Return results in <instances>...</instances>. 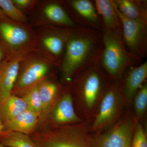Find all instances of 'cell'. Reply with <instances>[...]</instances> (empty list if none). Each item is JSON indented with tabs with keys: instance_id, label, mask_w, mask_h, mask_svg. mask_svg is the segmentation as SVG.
<instances>
[{
	"instance_id": "1",
	"label": "cell",
	"mask_w": 147,
	"mask_h": 147,
	"mask_svg": "<svg viewBox=\"0 0 147 147\" xmlns=\"http://www.w3.org/2000/svg\"><path fill=\"white\" fill-rule=\"evenodd\" d=\"M102 34L88 28H74L67 42L61 64L62 82L69 83L82 69L99 62Z\"/></svg>"
},
{
	"instance_id": "2",
	"label": "cell",
	"mask_w": 147,
	"mask_h": 147,
	"mask_svg": "<svg viewBox=\"0 0 147 147\" xmlns=\"http://www.w3.org/2000/svg\"><path fill=\"white\" fill-rule=\"evenodd\" d=\"M112 80L98 62L79 71L69 82L84 121L90 124L92 122L102 95Z\"/></svg>"
},
{
	"instance_id": "3",
	"label": "cell",
	"mask_w": 147,
	"mask_h": 147,
	"mask_svg": "<svg viewBox=\"0 0 147 147\" xmlns=\"http://www.w3.org/2000/svg\"><path fill=\"white\" fill-rule=\"evenodd\" d=\"M102 49L99 63L113 81L120 82L127 69L139 65L142 59L126 49L122 37L101 29Z\"/></svg>"
},
{
	"instance_id": "4",
	"label": "cell",
	"mask_w": 147,
	"mask_h": 147,
	"mask_svg": "<svg viewBox=\"0 0 147 147\" xmlns=\"http://www.w3.org/2000/svg\"><path fill=\"white\" fill-rule=\"evenodd\" d=\"M90 124L54 126L30 137L36 147H93Z\"/></svg>"
},
{
	"instance_id": "5",
	"label": "cell",
	"mask_w": 147,
	"mask_h": 147,
	"mask_svg": "<svg viewBox=\"0 0 147 147\" xmlns=\"http://www.w3.org/2000/svg\"><path fill=\"white\" fill-rule=\"evenodd\" d=\"M125 105L120 82L112 80L102 95L90 124L92 134L103 131L119 120L125 112Z\"/></svg>"
},
{
	"instance_id": "6",
	"label": "cell",
	"mask_w": 147,
	"mask_h": 147,
	"mask_svg": "<svg viewBox=\"0 0 147 147\" xmlns=\"http://www.w3.org/2000/svg\"><path fill=\"white\" fill-rule=\"evenodd\" d=\"M27 24L0 19V43L9 58L26 52L37 51L39 36Z\"/></svg>"
},
{
	"instance_id": "7",
	"label": "cell",
	"mask_w": 147,
	"mask_h": 147,
	"mask_svg": "<svg viewBox=\"0 0 147 147\" xmlns=\"http://www.w3.org/2000/svg\"><path fill=\"white\" fill-rule=\"evenodd\" d=\"M61 66L35 51L27 55L20 64L11 94L22 96L27 90L46 79L54 66Z\"/></svg>"
},
{
	"instance_id": "8",
	"label": "cell",
	"mask_w": 147,
	"mask_h": 147,
	"mask_svg": "<svg viewBox=\"0 0 147 147\" xmlns=\"http://www.w3.org/2000/svg\"><path fill=\"white\" fill-rule=\"evenodd\" d=\"M137 121L132 111H125L120 119L112 126L92 134L93 147H132Z\"/></svg>"
},
{
	"instance_id": "9",
	"label": "cell",
	"mask_w": 147,
	"mask_h": 147,
	"mask_svg": "<svg viewBox=\"0 0 147 147\" xmlns=\"http://www.w3.org/2000/svg\"><path fill=\"white\" fill-rule=\"evenodd\" d=\"M113 2L121 24L123 42L129 53L142 59L147 54V26L123 16Z\"/></svg>"
},
{
	"instance_id": "10",
	"label": "cell",
	"mask_w": 147,
	"mask_h": 147,
	"mask_svg": "<svg viewBox=\"0 0 147 147\" xmlns=\"http://www.w3.org/2000/svg\"><path fill=\"white\" fill-rule=\"evenodd\" d=\"M49 115L54 126L76 124L85 122L75 111L70 90L61 92Z\"/></svg>"
},
{
	"instance_id": "11",
	"label": "cell",
	"mask_w": 147,
	"mask_h": 147,
	"mask_svg": "<svg viewBox=\"0 0 147 147\" xmlns=\"http://www.w3.org/2000/svg\"><path fill=\"white\" fill-rule=\"evenodd\" d=\"M34 52V51H33ZM32 52H26L5 59L0 65V103L11 95L22 61Z\"/></svg>"
},
{
	"instance_id": "12",
	"label": "cell",
	"mask_w": 147,
	"mask_h": 147,
	"mask_svg": "<svg viewBox=\"0 0 147 147\" xmlns=\"http://www.w3.org/2000/svg\"><path fill=\"white\" fill-rule=\"evenodd\" d=\"M147 62L129 67L126 70L120 82L122 94L125 105H131L134 95L146 82Z\"/></svg>"
},
{
	"instance_id": "13",
	"label": "cell",
	"mask_w": 147,
	"mask_h": 147,
	"mask_svg": "<svg viewBox=\"0 0 147 147\" xmlns=\"http://www.w3.org/2000/svg\"><path fill=\"white\" fill-rule=\"evenodd\" d=\"M73 28H55L42 38L39 37V43L47 53V59L56 63L63 57L66 44Z\"/></svg>"
},
{
	"instance_id": "14",
	"label": "cell",
	"mask_w": 147,
	"mask_h": 147,
	"mask_svg": "<svg viewBox=\"0 0 147 147\" xmlns=\"http://www.w3.org/2000/svg\"><path fill=\"white\" fill-rule=\"evenodd\" d=\"M94 3L98 14L102 18L101 29L122 37L121 24L113 1L96 0Z\"/></svg>"
},
{
	"instance_id": "15",
	"label": "cell",
	"mask_w": 147,
	"mask_h": 147,
	"mask_svg": "<svg viewBox=\"0 0 147 147\" xmlns=\"http://www.w3.org/2000/svg\"><path fill=\"white\" fill-rule=\"evenodd\" d=\"M42 102L40 117L48 115L61 93V87L57 82L47 78L38 84Z\"/></svg>"
},
{
	"instance_id": "16",
	"label": "cell",
	"mask_w": 147,
	"mask_h": 147,
	"mask_svg": "<svg viewBox=\"0 0 147 147\" xmlns=\"http://www.w3.org/2000/svg\"><path fill=\"white\" fill-rule=\"evenodd\" d=\"M40 116L38 114L28 109L18 116L2 124L3 129L12 130L29 135L37 126Z\"/></svg>"
},
{
	"instance_id": "17",
	"label": "cell",
	"mask_w": 147,
	"mask_h": 147,
	"mask_svg": "<svg viewBox=\"0 0 147 147\" xmlns=\"http://www.w3.org/2000/svg\"><path fill=\"white\" fill-rule=\"evenodd\" d=\"M116 7L123 16L147 26V2L145 1H114Z\"/></svg>"
},
{
	"instance_id": "18",
	"label": "cell",
	"mask_w": 147,
	"mask_h": 147,
	"mask_svg": "<svg viewBox=\"0 0 147 147\" xmlns=\"http://www.w3.org/2000/svg\"><path fill=\"white\" fill-rule=\"evenodd\" d=\"M28 109L27 103L22 97L11 94L0 103V119L4 123Z\"/></svg>"
},
{
	"instance_id": "19",
	"label": "cell",
	"mask_w": 147,
	"mask_h": 147,
	"mask_svg": "<svg viewBox=\"0 0 147 147\" xmlns=\"http://www.w3.org/2000/svg\"><path fill=\"white\" fill-rule=\"evenodd\" d=\"M43 12L46 18L52 23L66 28L77 27L73 20L60 5L55 3L49 4L45 6Z\"/></svg>"
},
{
	"instance_id": "20",
	"label": "cell",
	"mask_w": 147,
	"mask_h": 147,
	"mask_svg": "<svg viewBox=\"0 0 147 147\" xmlns=\"http://www.w3.org/2000/svg\"><path fill=\"white\" fill-rule=\"evenodd\" d=\"M70 5L82 18L89 22L92 26L98 28L100 24L99 16L94 5L88 0H73L70 1Z\"/></svg>"
},
{
	"instance_id": "21",
	"label": "cell",
	"mask_w": 147,
	"mask_h": 147,
	"mask_svg": "<svg viewBox=\"0 0 147 147\" xmlns=\"http://www.w3.org/2000/svg\"><path fill=\"white\" fill-rule=\"evenodd\" d=\"M0 143L6 147H36L29 135L12 130L0 132Z\"/></svg>"
},
{
	"instance_id": "22",
	"label": "cell",
	"mask_w": 147,
	"mask_h": 147,
	"mask_svg": "<svg viewBox=\"0 0 147 147\" xmlns=\"http://www.w3.org/2000/svg\"><path fill=\"white\" fill-rule=\"evenodd\" d=\"M133 104V114L137 121H141L146 114L147 108V83L146 82L139 89L134 95Z\"/></svg>"
},
{
	"instance_id": "23",
	"label": "cell",
	"mask_w": 147,
	"mask_h": 147,
	"mask_svg": "<svg viewBox=\"0 0 147 147\" xmlns=\"http://www.w3.org/2000/svg\"><path fill=\"white\" fill-rule=\"evenodd\" d=\"M0 8L11 21L19 24H27V17L23 11L16 7L11 0H0Z\"/></svg>"
},
{
	"instance_id": "24",
	"label": "cell",
	"mask_w": 147,
	"mask_h": 147,
	"mask_svg": "<svg viewBox=\"0 0 147 147\" xmlns=\"http://www.w3.org/2000/svg\"><path fill=\"white\" fill-rule=\"evenodd\" d=\"M21 97L27 103L28 109L38 114L40 117L42 112V102L38 84L27 90Z\"/></svg>"
},
{
	"instance_id": "25",
	"label": "cell",
	"mask_w": 147,
	"mask_h": 147,
	"mask_svg": "<svg viewBox=\"0 0 147 147\" xmlns=\"http://www.w3.org/2000/svg\"><path fill=\"white\" fill-rule=\"evenodd\" d=\"M132 147H147L146 133L140 121H137L134 129Z\"/></svg>"
},
{
	"instance_id": "26",
	"label": "cell",
	"mask_w": 147,
	"mask_h": 147,
	"mask_svg": "<svg viewBox=\"0 0 147 147\" xmlns=\"http://www.w3.org/2000/svg\"><path fill=\"white\" fill-rule=\"evenodd\" d=\"M13 3L16 5V7L20 10L25 9L30 7L35 1L32 0H11Z\"/></svg>"
},
{
	"instance_id": "27",
	"label": "cell",
	"mask_w": 147,
	"mask_h": 147,
	"mask_svg": "<svg viewBox=\"0 0 147 147\" xmlns=\"http://www.w3.org/2000/svg\"><path fill=\"white\" fill-rule=\"evenodd\" d=\"M5 55L4 51L3 49L2 46L0 43V65L2 63L3 61L5 59Z\"/></svg>"
},
{
	"instance_id": "28",
	"label": "cell",
	"mask_w": 147,
	"mask_h": 147,
	"mask_svg": "<svg viewBox=\"0 0 147 147\" xmlns=\"http://www.w3.org/2000/svg\"><path fill=\"white\" fill-rule=\"evenodd\" d=\"M0 19H3V20H7V19H9V18H7V17L5 15L4 13L2 11L1 8H0Z\"/></svg>"
},
{
	"instance_id": "29",
	"label": "cell",
	"mask_w": 147,
	"mask_h": 147,
	"mask_svg": "<svg viewBox=\"0 0 147 147\" xmlns=\"http://www.w3.org/2000/svg\"><path fill=\"white\" fill-rule=\"evenodd\" d=\"M3 130V126L2 124L1 123V121H0V132H1Z\"/></svg>"
},
{
	"instance_id": "30",
	"label": "cell",
	"mask_w": 147,
	"mask_h": 147,
	"mask_svg": "<svg viewBox=\"0 0 147 147\" xmlns=\"http://www.w3.org/2000/svg\"><path fill=\"white\" fill-rule=\"evenodd\" d=\"M0 147H6L5 146H4L3 144H2L1 143H0Z\"/></svg>"
}]
</instances>
